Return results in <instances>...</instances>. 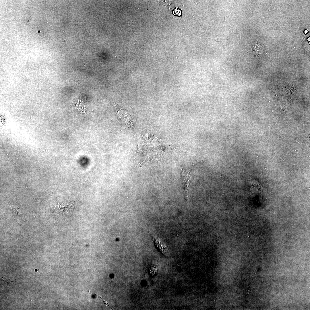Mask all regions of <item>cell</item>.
Returning <instances> with one entry per match:
<instances>
[{"label":"cell","instance_id":"obj_6","mask_svg":"<svg viewBox=\"0 0 310 310\" xmlns=\"http://www.w3.org/2000/svg\"><path fill=\"white\" fill-rule=\"evenodd\" d=\"M98 296V297H99V298H100V299H102V301H103V303H104V305H106V306H108V307H110V308H111V309L112 310H113V309H112V308H111V307H110V306H109V305H108V302H107L106 301H104L103 300V299H102V298H101V297H99V296Z\"/></svg>","mask_w":310,"mask_h":310},{"label":"cell","instance_id":"obj_3","mask_svg":"<svg viewBox=\"0 0 310 310\" xmlns=\"http://www.w3.org/2000/svg\"><path fill=\"white\" fill-rule=\"evenodd\" d=\"M181 168L184 184L185 195L186 198H187L189 190V185L190 182L191 174L190 170L188 168L181 167Z\"/></svg>","mask_w":310,"mask_h":310},{"label":"cell","instance_id":"obj_2","mask_svg":"<svg viewBox=\"0 0 310 310\" xmlns=\"http://www.w3.org/2000/svg\"><path fill=\"white\" fill-rule=\"evenodd\" d=\"M155 245L160 253L164 255L168 256L169 254L168 248L164 242L157 236L150 233Z\"/></svg>","mask_w":310,"mask_h":310},{"label":"cell","instance_id":"obj_5","mask_svg":"<svg viewBox=\"0 0 310 310\" xmlns=\"http://www.w3.org/2000/svg\"><path fill=\"white\" fill-rule=\"evenodd\" d=\"M76 105L77 107V108L78 109L81 110H82L83 111H84L85 108L82 107V106H85L84 105V103L82 102H80V101H79L77 103Z\"/></svg>","mask_w":310,"mask_h":310},{"label":"cell","instance_id":"obj_1","mask_svg":"<svg viewBox=\"0 0 310 310\" xmlns=\"http://www.w3.org/2000/svg\"><path fill=\"white\" fill-rule=\"evenodd\" d=\"M116 112L119 119L124 124L128 126L129 127H131L133 126V122L131 121L130 115L127 111L118 105H115Z\"/></svg>","mask_w":310,"mask_h":310},{"label":"cell","instance_id":"obj_4","mask_svg":"<svg viewBox=\"0 0 310 310\" xmlns=\"http://www.w3.org/2000/svg\"><path fill=\"white\" fill-rule=\"evenodd\" d=\"M149 272L151 276H155L158 272L157 267L155 265H152L149 268Z\"/></svg>","mask_w":310,"mask_h":310}]
</instances>
